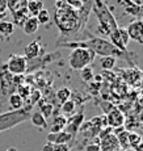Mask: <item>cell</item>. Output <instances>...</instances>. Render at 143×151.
<instances>
[{
  "label": "cell",
  "instance_id": "41",
  "mask_svg": "<svg viewBox=\"0 0 143 151\" xmlns=\"http://www.w3.org/2000/svg\"><path fill=\"white\" fill-rule=\"evenodd\" d=\"M7 151H17V149H14V147H9Z\"/></svg>",
  "mask_w": 143,
  "mask_h": 151
},
{
  "label": "cell",
  "instance_id": "33",
  "mask_svg": "<svg viewBox=\"0 0 143 151\" xmlns=\"http://www.w3.org/2000/svg\"><path fill=\"white\" fill-rule=\"evenodd\" d=\"M70 149H71L70 145H54L52 151H70Z\"/></svg>",
  "mask_w": 143,
  "mask_h": 151
},
{
  "label": "cell",
  "instance_id": "28",
  "mask_svg": "<svg viewBox=\"0 0 143 151\" xmlns=\"http://www.w3.org/2000/svg\"><path fill=\"white\" fill-rule=\"evenodd\" d=\"M16 91H17V95H19L20 97H22V100H24V103H25V100H28L29 95H30L32 87L28 86V84H21L20 87H17Z\"/></svg>",
  "mask_w": 143,
  "mask_h": 151
},
{
  "label": "cell",
  "instance_id": "20",
  "mask_svg": "<svg viewBox=\"0 0 143 151\" xmlns=\"http://www.w3.org/2000/svg\"><path fill=\"white\" fill-rule=\"evenodd\" d=\"M75 109H76V103L74 100H67L66 103H63L60 105V112H62V116H74Z\"/></svg>",
  "mask_w": 143,
  "mask_h": 151
},
{
  "label": "cell",
  "instance_id": "8",
  "mask_svg": "<svg viewBox=\"0 0 143 151\" xmlns=\"http://www.w3.org/2000/svg\"><path fill=\"white\" fill-rule=\"evenodd\" d=\"M84 121H86L84 112H79V113H76V114L71 116V118H70V120H67V125H66L65 132L68 133V134L72 137V139H75Z\"/></svg>",
  "mask_w": 143,
  "mask_h": 151
},
{
  "label": "cell",
  "instance_id": "37",
  "mask_svg": "<svg viewBox=\"0 0 143 151\" xmlns=\"http://www.w3.org/2000/svg\"><path fill=\"white\" fill-rule=\"evenodd\" d=\"M65 1H66V4L70 5V7H74V5L79 1V0H65Z\"/></svg>",
  "mask_w": 143,
  "mask_h": 151
},
{
  "label": "cell",
  "instance_id": "18",
  "mask_svg": "<svg viewBox=\"0 0 143 151\" xmlns=\"http://www.w3.org/2000/svg\"><path fill=\"white\" fill-rule=\"evenodd\" d=\"M119 3H121V5L125 8V11L127 13L133 14V16H138L141 13V7L137 5L133 0H119Z\"/></svg>",
  "mask_w": 143,
  "mask_h": 151
},
{
  "label": "cell",
  "instance_id": "17",
  "mask_svg": "<svg viewBox=\"0 0 143 151\" xmlns=\"http://www.w3.org/2000/svg\"><path fill=\"white\" fill-rule=\"evenodd\" d=\"M42 9H43V3L41 0H30V1H28L26 11L32 17H36Z\"/></svg>",
  "mask_w": 143,
  "mask_h": 151
},
{
  "label": "cell",
  "instance_id": "1",
  "mask_svg": "<svg viewBox=\"0 0 143 151\" xmlns=\"http://www.w3.org/2000/svg\"><path fill=\"white\" fill-rule=\"evenodd\" d=\"M95 0H81L80 9H74L66 4V1H55V16L54 21L59 29L62 37H70L78 34L87 25L88 16L92 11Z\"/></svg>",
  "mask_w": 143,
  "mask_h": 151
},
{
  "label": "cell",
  "instance_id": "30",
  "mask_svg": "<svg viewBox=\"0 0 143 151\" xmlns=\"http://www.w3.org/2000/svg\"><path fill=\"white\" fill-rule=\"evenodd\" d=\"M36 17H37V20H38L40 24H47V22L50 21V13H49V11L45 9V8H43Z\"/></svg>",
  "mask_w": 143,
  "mask_h": 151
},
{
  "label": "cell",
  "instance_id": "15",
  "mask_svg": "<svg viewBox=\"0 0 143 151\" xmlns=\"http://www.w3.org/2000/svg\"><path fill=\"white\" fill-rule=\"evenodd\" d=\"M12 16H13V22H12V24L13 25H17V27H20V28L24 27V24L26 22V20L29 19V13H28V11H26V8L12 13Z\"/></svg>",
  "mask_w": 143,
  "mask_h": 151
},
{
  "label": "cell",
  "instance_id": "31",
  "mask_svg": "<svg viewBox=\"0 0 143 151\" xmlns=\"http://www.w3.org/2000/svg\"><path fill=\"white\" fill-rule=\"evenodd\" d=\"M118 33H119V37H121V40H122V43H124L125 47H126L127 43H129V41H130V37H129V34H127L126 28L118 27Z\"/></svg>",
  "mask_w": 143,
  "mask_h": 151
},
{
  "label": "cell",
  "instance_id": "12",
  "mask_svg": "<svg viewBox=\"0 0 143 151\" xmlns=\"http://www.w3.org/2000/svg\"><path fill=\"white\" fill-rule=\"evenodd\" d=\"M118 139L114 134H110L108 137H105L104 139L100 141V151H119Z\"/></svg>",
  "mask_w": 143,
  "mask_h": 151
},
{
  "label": "cell",
  "instance_id": "23",
  "mask_svg": "<svg viewBox=\"0 0 143 151\" xmlns=\"http://www.w3.org/2000/svg\"><path fill=\"white\" fill-rule=\"evenodd\" d=\"M55 97H57V100L59 101L60 104L66 103V101L70 100V97H71V89H70L68 87L59 88L57 92H55Z\"/></svg>",
  "mask_w": 143,
  "mask_h": 151
},
{
  "label": "cell",
  "instance_id": "9",
  "mask_svg": "<svg viewBox=\"0 0 143 151\" xmlns=\"http://www.w3.org/2000/svg\"><path fill=\"white\" fill-rule=\"evenodd\" d=\"M106 121H108V126H110L112 129H116V127H119V126H125V124H126L125 114L122 113V110H119L118 108H116V106L106 114Z\"/></svg>",
  "mask_w": 143,
  "mask_h": 151
},
{
  "label": "cell",
  "instance_id": "5",
  "mask_svg": "<svg viewBox=\"0 0 143 151\" xmlns=\"http://www.w3.org/2000/svg\"><path fill=\"white\" fill-rule=\"evenodd\" d=\"M96 54L92 50L83 47H76L71 51L68 57V63L70 67L72 70H83L84 67L89 66L95 59Z\"/></svg>",
  "mask_w": 143,
  "mask_h": 151
},
{
  "label": "cell",
  "instance_id": "26",
  "mask_svg": "<svg viewBox=\"0 0 143 151\" xmlns=\"http://www.w3.org/2000/svg\"><path fill=\"white\" fill-rule=\"evenodd\" d=\"M127 137H129V145H130V149H134L137 150V147L139 146V145L142 143V135H139L138 133L135 132H129V134H127Z\"/></svg>",
  "mask_w": 143,
  "mask_h": 151
},
{
  "label": "cell",
  "instance_id": "42",
  "mask_svg": "<svg viewBox=\"0 0 143 151\" xmlns=\"http://www.w3.org/2000/svg\"><path fill=\"white\" fill-rule=\"evenodd\" d=\"M141 13L143 14V5H142V7H141Z\"/></svg>",
  "mask_w": 143,
  "mask_h": 151
},
{
  "label": "cell",
  "instance_id": "36",
  "mask_svg": "<svg viewBox=\"0 0 143 151\" xmlns=\"http://www.w3.org/2000/svg\"><path fill=\"white\" fill-rule=\"evenodd\" d=\"M93 82H97V83H101L103 82V76H101V75H95V76H93Z\"/></svg>",
  "mask_w": 143,
  "mask_h": 151
},
{
  "label": "cell",
  "instance_id": "40",
  "mask_svg": "<svg viewBox=\"0 0 143 151\" xmlns=\"http://www.w3.org/2000/svg\"><path fill=\"white\" fill-rule=\"evenodd\" d=\"M4 17H5V13H1V14H0V21H3V19H4Z\"/></svg>",
  "mask_w": 143,
  "mask_h": 151
},
{
  "label": "cell",
  "instance_id": "43",
  "mask_svg": "<svg viewBox=\"0 0 143 151\" xmlns=\"http://www.w3.org/2000/svg\"><path fill=\"white\" fill-rule=\"evenodd\" d=\"M55 1H63V0H55Z\"/></svg>",
  "mask_w": 143,
  "mask_h": 151
},
{
  "label": "cell",
  "instance_id": "25",
  "mask_svg": "<svg viewBox=\"0 0 143 151\" xmlns=\"http://www.w3.org/2000/svg\"><path fill=\"white\" fill-rule=\"evenodd\" d=\"M13 30H14V25L11 21H5V20L0 21V34L1 36H5V37L11 36L13 33Z\"/></svg>",
  "mask_w": 143,
  "mask_h": 151
},
{
  "label": "cell",
  "instance_id": "11",
  "mask_svg": "<svg viewBox=\"0 0 143 151\" xmlns=\"http://www.w3.org/2000/svg\"><path fill=\"white\" fill-rule=\"evenodd\" d=\"M46 139H47L49 143H52V145H68V142L74 141L71 135L68 133H66L65 130L59 133H49Z\"/></svg>",
  "mask_w": 143,
  "mask_h": 151
},
{
  "label": "cell",
  "instance_id": "4",
  "mask_svg": "<svg viewBox=\"0 0 143 151\" xmlns=\"http://www.w3.org/2000/svg\"><path fill=\"white\" fill-rule=\"evenodd\" d=\"M32 106L25 105L20 110H11V112L0 113V132H7L13 129L20 124H24L30 118Z\"/></svg>",
  "mask_w": 143,
  "mask_h": 151
},
{
  "label": "cell",
  "instance_id": "16",
  "mask_svg": "<svg viewBox=\"0 0 143 151\" xmlns=\"http://www.w3.org/2000/svg\"><path fill=\"white\" fill-rule=\"evenodd\" d=\"M38 27H40V22L38 20H37V17H32L29 16V19L26 20V22L24 24V27H22V29H24V32L26 34H34L37 30H38Z\"/></svg>",
  "mask_w": 143,
  "mask_h": 151
},
{
  "label": "cell",
  "instance_id": "32",
  "mask_svg": "<svg viewBox=\"0 0 143 151\" xmlns=\"http://www.w3.org/2000/svg\"><path fill=\"white\" fill-rule=\"evenodd\" d=\"M86 151H100V141H96L93 143H89L86 146Z\"/></svg>",
  "mask_w": 143,
  "mask_h": 151
},
{
  "label": "cell",
  "instance_id": "10",
  "mask_svg": "<svg viewBox=\"0 0 143 151\" xmlns=\"http://www.w3.org/2000/svg\"><path fill=\"white\" fill-rule=\"evenodd\" d=\"M130 40L143 43V20H135L126 28Z\"/></svg>",
  "mask_w": 143,
  "mask_h": 151
},
{
  "label": "cell",
  "instance_id": "19",
  "mask_svg": "<svg viewBox=\"0 0 143 151\" xmlns=\"http://www.w3.org/2000/svg\"><path fill=\"white\" fill-rule=\"evenodd\" d=\"M38 105H40L41 114H42L45 118H49L52 114V110H54V104L52 103H46L45 99H41L38 101Z\"/></svg>",
  "mask_w": 143,
  "mask_h": 151
},
{
  "label": "cell",
  "instance_id": "27",
  "mask_svg": "<svg viewBox=\"0 0 143 151\" xmlns=\"http://www.w3.org/2000/svg\"><path fill=\"white\" fill-rule=\"evenodd\" d=\"M116 60H117V58H114V57H104L103 59H101V62H100L101 68L106 70V71H110V70L114 67Z\"/></svg>",
  "mask_w": 143,
  "mask_h": 151
},
{
  "label": "cell",
  "instance_id": "6",
  "mask_svg": "<svg viewBox=\"0 0 143 151\" xmlns=\"http://www.w3.org/2000/svg\"><path fill=\"white\" fill-rule=\"evenodd\" d=\"M17 87L13 83V75L7 70V66H0V91L4 96H11Z\"/></svg>",
  "mask_w": 143,
  "mask_h": 151
},
{
  "label": "cell",
  "instance_id": "35",
  "mask_svg": "<svg viewBox=\"0 0 143 151\" xmlns=\"http://www.w3.org/2000/svg\"><path fill=\"white\" fill-rule=\"evenodd\" d=\"M54 150V145L52 143H46V145H43V147H42V151H52Z\"/></svg>",
  "mask_w": 143,
  "mask_h": 151
},
{
  "label": "cell",
  "instance_id": "29",
  "mask_svg": "<svg viewBox=\"0 0 143 151\" xmlns=\"http://www.w3.org/2000/svg\"><path fill=\"white\" fill-rule=\"evenodd\" d=\"M80 74H81V79L84 80V82L89 83L93 80V76H95V74H93L92 68L89 67V66H87V67H84L83 70H80Z\"/></svg>",
  "mask_w": 143,
  "mask_h": 151
},
{
  "label": "cell",
  "instance_id": "2",
  "mask_svg": "<svg viewBox=\"0 0 143 151\" xmlns=\"http://www.w3.org/2000/svg\"><path fill=\"white\" fill-rule=\"evenodd\" d=\"M86 34L88 36L87 40H81V41H72V42H65L63 46L66 47H83L92 50L95 54L101 55V57H114V58H121L126 57V53L119 51L116 46H113L109 41H106L105 38L101 37H96L92 33H89L88 30H86Z\"/></svg>",
  "mask_w": 143,
  "mask_h": 151
},
{
  "label": "cell",
  "instance_id": "7",
  "mask_svg": "<svg viewBox=\"0 0 143 151\" xmlns=\"http://www.w3.org/2000/svg\"><path fill=\"white\" fill-rule=\"evenodd\" d=\"M5 66L12 75H22L28 71V60L22 55H11Z\"/></svg>",
  "mask_w": 143,
  "mask_h": 151
},
{
  "label": "cell",
  "instance_id": "13",
  "mask_svg": "<svg viewBox=\"0 0 143 151\" xmlns=\"http://www.w3.org/2000/svg\"><path fill=\"white\" fill-rule=\"evenodd\" d=\"M41 53H42V50H41V45H40L38 41L30 42L25 47V58H26V60H34V59H37Z\"/></svg>",
  "mask_w": 143,
  "mask_h": 151
},
{
  "label": "cell",
  "instance_id": "38",
  "mask_svg": "<svg viewBox=\"0 0 143 151\" xmlns=\"http://www.w3.org/2000/svg\"><path fill=\"white\" fill-rule=\"evenodd\" d=\"M133 1L137 5H139V7H142V5H143V0H133Z\"/></svg>",
  "mask_w": 143,
  "mask_h": 151
},
{
  "label": "cell",
  "instance_id": "21",
  "mask_svg": "<svg viewBox=\"0 0 143 151\" xmlns=\"http://www.w3.org/2000/svg\"><path fill=\"white\" fill-rule=\"evenodd\" d=\"M30 121L33 122L34 126L37 127H47V122H46V118L41 114L40 110L37 112H33L30 114Z\"/></svg>",
  "mask_w": 143,
  "mask_h": 151
},
{
  "label": "cell",
  "instance_id": "22",
  "mask_svg": "<svg viewBox=\"0 0 143 151\" xmlns=\"http://www.w3.org/2000/svg\"><path fill=\"white\" fill-rule=\"evenodd\" d=\"M8 101H9V105H11V108H12V110H20V109L24 108V105H25L22 97H20L17 93L11 95L9 99H8Z\"/></svg>",
  "mask_w": 143,
  "mask_h": 151
},
{
  "label": "cell",
  "instance_id": "34",
  "mask_svg": "<svg viewBox=\"0 0 143 151\" xmlns=\"http://www.w3.org/2000/svg\"><path fill=\"white\" fill-rule=\"evenodd\" d=\"M7 0H0V14L7 12Z\"/></svg>",
  "mask_w": 143,
  "mask_h": 151
},
{
  "label": "cell",
  "instance_id": "39",
  "mask_svg": "<svg viewBox=\"0 0 143 151\" xmlns=\"http://www.w3.org/2000/svg\"><path fill=\"white\" fill-rule=\"evenodd\" d=\"M137 151H143V141H142V143L137 147Z\"/></svg>",
  "mask_w": 143,
  "mask_h": 151
},
{
  "label": "cell",
  "instance_id": "3",
  "mask_svg": "<svg viewBox=\"0 0 143 151\" xmlns=\"http://www.w3.org/2000/svg\"><path fill=\"white\" fill-rule=\"evenodd\" d=\"M92 11L96 14L98 21V32L103 36H109L112 32H116L118 29L117 20L114 19L110 9L105 5L103 0H95L92 5Z\"/></svg>",
  "mask_w": 143,
  "mask_h": 151
},
{
  "label": "cell",
  "instance_id": "14",
  "mask_svg": "<svg viewBox=\"0 0 143 151\" xmlns=\"http://www.w3.org/2000/svg\"><path fill=\"white\" fill-rule=\"evenodd\" d=\"M67 120L68 118L66 116H62V114H58L57 117L54 118V124L50 126V133H59V132H63L66 129V125H67Z\"/></svg>",
  "mask_w": 143,
  "mask_h": 151
},
{
  "label": "cell",
  "instance_id": "24",
  "mask_svg": "<svg viewBox=\"0 0 143 151\" xmlns=\"http://www.w3.org/2000/svg\"><path fill=\"white\" fill-rule=\"evenodd\" d=\"M127 134H129V130H124L122 133H119L118 135H116L118 139V143H119V147H121V150H125L127 151L130 149V145H129V137H127Z\"/></svg>",
  "mask_w": 143,
  "mask_h": 151
}]
</instances>
